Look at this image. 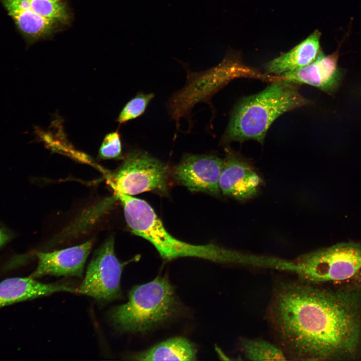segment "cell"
Returning a JSON list of instances; mask_svg holds the SVG:
<instances>
[{
    "label": "cell",
    "mask_w": 361,
    "mask_h": 361,
    "mask_svg": "<svg viewBox=\"0 0 361 361\" xmlns=\"http://www.w3.org/2000/svg\"><path fill=\"white\" fill-rule=\"evenodd\" d=\"M166 165L147 153L135 151L128 154L112 176L115 193L129 196L148 191L167 193Z\"/></svg>",
    "instance_id": "obj_6"
},
{
    "label": "cell",
    "mask_w": 361,
    "mask_h": 361,
    "mask_svg": "<svg viewBox=\"0 0 361 361\" xmlns=\"http://www.w3.org/2000/svg\"><path fill=\"white\" fill-rule=\"evenodd\" d=\"M153 97V93H139L136 95L122 108L117 121L121 124L141 115Z\"/></svg>",
    "instance_id": "obj_17"
},
{
    "label": "cell",
    "mask_w": 361,
    "mask_h": 361,
    "mask_svg": "<svg viewBox=\"0 0 361 361\" xmlns=\"http://www.w3.org/2000/svg\"><path fill=\"white\" fill-rule=\"evenodd\" d=\"M295 273L305 282L342 281L361 271V242L337 244L299 257Z\"/></svg>",
    "instance_id": "obj_5"
},
{
    "label": "cell",
    "mask_w": 361,
    "mask_h": 361,
    "mask_svg": "<svg viewBox=\"0 0 361 361\" xmlns=\"http://www.w3.org/2000/svg\"><path fill=\"white\" fill-rule=\"evenodd\" d=\"M93 246V241L50 252H38V266L30 276L36 278L46 275L82 278L84 265Z\"/></svg>",
    "instance_id": "obj_10"
},
{
    "label": "cell",
    "mask_w": 361,
    "mask_h": 361,
    "mask_svg": "<svg viewBox=\"0 0 361 361\" xmlns=\"http://www.w3.org/2000/svg\"><path fill=\"white\" fill-rule=\"evenodd\" d=\"M308 104L296 84L281 79L273 81L262 91L244 98L237 104L223 140L241 142L253 139L263 143L269 128L277 118Z\"/></svg>",
    "instance_id": "obj_2"
},
{
    "label": "cell",
    "mask_w": 361,
    "mask_h": 361,
    "mask_svg": "<svg viewBox=\"0 0 361 361\" xmlns=\"http://www.w3.org/2000/svg\"><path fill=\"white\" fill-rule=\"evenodd\" d=\"M262 184L261 177L249 162L228 148L219 179L222 194L245 201L255 197Z\"/></svg>",
    "instance_id": "obj_9"
},
{
    "label": "cell",
    "mask_w": 361,
    "mask_h": 361,
    "mask_svg": "<svg viewBox=\"0 0 361 361\" xmlns=\"http://www.w3.org/2000/svg\"><path fill=\"white\" fill-rule=\"evenodd\" d=\"M241 348L245 356L250 360H285L284 352L267 340L258 338H244Z\"/></svg>",
    "instance_id": "obj_16"
},
{
    "label": "cell",
    "mask_w": 361,
    "mask_h": 361,
    "mask_svg": "<svg viewBox=\"0 0 361 361\" xmlns=\"http://www.w3.org/2000/svg\"><path fill=\"white\" fill-rule=\"evenodd\" d=\"M137 360H195L197 349L188 339L175 337L131 356Z\"/></svg>",
    "instance_id": "obj_15"
},
{
    "label": "cell",
    "mask_w": 361,
    "mask_h": 361,
    "mask_svg": "<svg viewBox=\"0 0 361 361\" xmlns=\"http://www.w3.org/2000/svg\"><path fill=\"white\" fill-rule=\"evenodd\" d=\"M51 1H54V2H60V1L61 0H51Z\"/></svg>",
    "instance_id": "obj_21"
},
{
    "label": "cell",
    "mask_w": 361,
    "mask_h": 361,
    "mask_svg": "<svg viewBox=\"0 0 361 361\" xmlns=\"http://www.w3.org/2000/svg\"><path fill=\"white\" fill-rule=\"evenodd\" d=\"M7 235L0 229V247L5 243L8 240Z\"/></svg>",
    "instance_id": "obj_20"
},
{
    "label": "cell",
    "mask_w": 361,
    "mask_h": 361,
    "mask_svg": "<svg viewBox=\"0 0 361 361\" xmlns=\"http://www.w3.org/2000/svg\"><path fill=\"white\" fill-rule=\"evenodd\" d=\"M320 37V32L315 31L293 49L268 62L266 73L280 76L310 64L321 52Z\"/></svg>",
    "instance_id": "obj_14"
},
{
    "label": "cell",
    "mask_w": 361,
    "mask_h": 361,
    "mask_svg": "<svg viewBox=\"0 0 361 361\" xmlns=\"http://www.w3.org/2000/svg\"><path fill=\"white\" fill-rule=\"evenodd\" d=\"M123 208L126 222L132 232L150 242L164 261L179 257H197L217 263L241 264L242 252L213 244L197 245L171 236L153 208L145 201L115 193Z\"/></svg>",
    "instance_id": "obj_3"
},
{
    "label": "cell",
    "mask_w": 361,
    "mask_h": 361,
    "mask_svg": "<svg viewBox=\"0 0 361 361\" xmlns=\"http://www.w3.org/2000/svg\"><path fill=\"white\" fill-rule=\"evenodd\" d=\"M338 57V52L327 56L321 52L310 64L279 77L295 84H307L325 92L332 91L338 84L340 78Z\"/></svg>",
    "instance_id": "obj_11"
},
{
    "label": "cell",
    "mask_w": 361,
    "mask_h": 361,
    "mask_svg": "<svg viewBox=\"0 0 361 361\" xmlns=\"http://www.w3.org/2000/svg\"><path fill=\"white\" fill-rule=\"evenodd\" d=\"M224 159L209 155H188L174 169L176 179L192 192L213 195L221 192L219 179Z\"/></svg>",
    "instance_id": "obj_8"
},
{
    "label": "cell",
    "mask_w": 361,
    "mask_h": 361,
    "mask_svg": "<svg viewBox=\"0 0 361 361\" xmlns=\"http://www.w3.org/2000/svg\"><path fill=\"white\" fill-rule=\"evenodd\" d=\"M123 266L115 254L114 238L110 237L94 254L78 293L102 301L119 298Z\"/></svg>",
    "instance_id": "obj_7"
},
{
    "label": "cell",
    "mask_w": 361,
    "mask_h": 361,
    "mask_svg": "<svg viewBox=\"0 0 361 361\" xmlns=\"http://www.w3.org/2000/svg\"><path fill=\"white\" fill-rule=\"evenodd\" d=\"M31 10L37 15L56 21L64 20L67 18L64 6L60 2L51 0H28Z\"/></svg>",
    "instance_id": "obj_18"
},
{
    "label": "cell",
    "mask_w": 361,
    "mask_h": 361,
    "mask_svg": "<svg viewBox=\"0 0 361 361\" xmlns=\"http://www.w3.org/2000/svg\"><path fill=\"white\" fill-rule=\"evenodd\" d=\"M122 144L117 131L106 134L98 151V157L102 159H115L121 156Z\"/></svg>",
    "instance_id": "obj_19"
},
{
    "label": "cell",
    "mask_w": 361,
    "mask_h": 361,
    "mask_svg": "<svg viewBox=\"0 0 361 361\" xmlns=\"http://www.w3.org/2000/svg\"><path fill=\"white\" fill-rule=\"evenodd\" d=\"M177 306L173 286L166 278L158 276L134 286L128 301L112 309L109 318L119 331L145 332L170 317Z\"/></svg>",
    "instance_id": "obj_4"
},
{
    "label": "cell",
    "mask_w": 361,
    "mask_h": 361,
    "mask_svg": "<svg viewBox=\"0 0 361 361\" xmlns=\"http://www.w3.org/2000/svg\"><path fill=\"white\" fill-rule=\"evenodd\" d=\"M307 283L282 286L271 317L285 347L300 360L354 355L361 343V301L356 293Z\"/></svg>",
    "instance_id": "obj_1"
},
{
    "label": "cell",
    "mask_w": 361,
    "mask_h": 361,
    "mask_svg": "<svg viewBox=\"0 0 361 361\" xmlns=\"http://www.w3.org/2000/svg\"><path fill=\"white\" fill-rule=\"evenodd\" d=\"M59 292L77 293V289L62 283H41L30 277L7 279L0 282V307Z\"/></svg>",
    "instance_id": "obj_12"
},
{
    "label": "cell",
    "mask_w": 361,
    "mask_h": 361,
    "mask_svg": "<svg viewBox=\"0 0 361 361\" xmlns=\"http://www.w3.org/2000/svg\"><path fill=\"white\" fill-rule=\"evenodd\" d=\"M22 35L33 42L51 35L57 21L42 17L30 8L28 0H1Z\"/></svg>",
    "instance_id": "obj_13"
}]
</instances>
